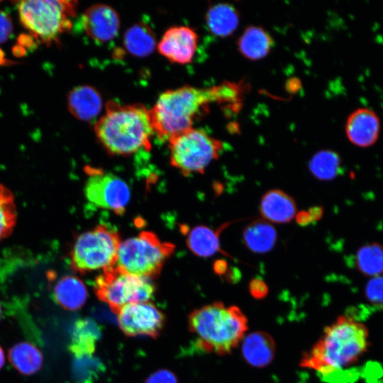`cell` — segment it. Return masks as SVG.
Wrapping results in <instances>:
<instances>
[{
    "label": "cell",
    "instance_id": "1",
    "mask_svg": "<svg viewBox=\"0 0 383 383\" xmlns=\"http://www.w3.org/2000/svg\"><path fill=\"white\" fill-rule=\"evenodd\" d=\"M242 91L239 84L229 82L207 88L185 85L167 90L150 109L154 134L168 141L193 128L194 120L210 104L238 103Z\"/></svg>",
    "mask_w": 383,
    "mask_h": 383
},
{
    "label": "cell",
    "instance_id": "2",
    "mask_svg": "<svg viewBox=\"0 0 383 383\" xmlns=\"http://www.w3.org/2000/svg\"><path fill=\"white\" fill-rule=\"evenodd\" d=\"M370 345L365 323L353 316L340 315L302 355L299 366L329 379L359 362Z\"/></svg>",
    "mask_w": 383,
    "mask_h": 383
},
{
    "label": "cell",
    "instance_id": "3",
    "mask_svg": "<svg viewBox=\"0 0 383 383\" xmlns=\"http://www.w3.org/2000/svg\"><path fill=\"white\" fill-rule=\"evenodd\" d=\"M94 131L99 142L113 155L127 156L151 148L154 134L150 109L140 104L109 101Z\"/></svg>",
    "mask_w": 383,
    "mask_h": 383
},
{
    "label": "cell",
    "instance_id": "4",
    "mask_svg": "<svg viewBox=\"0 0 383 383\" xmlns=\"http://www.w3.org/2000/svg\"><path fill=\"white\" fill-rule=\"evenodd\" d=\"M189 327L198 346L206 352L226 355L240 345L248 330V320L237 306L216 301L195 309Z\"/></svg>",
    "mask_w": 383,
    "mask_h": 383
},
{
    "label": "cell",
    "instance_id": "5",
    "mask_svg": "<svg viewBox=\"0 0 383 383\" xmlns=\"http://www.w3.org/2000/svg\"><path fill=\"white\" fill-rule=\"evenodd\" d=\"M76 4L65 0L21 1L18 4L19 19L37 40L51 44L71 29Z\"/></svg>",
    "mask_w": 383,
    "mask_h": 383
},
{
    "label": "cell",
    "instance_id": "6",
    "mask_svg": "<svg viewBox=\"0 0 383 383\" xmlns=\"http://www.w3.org/2000/svg\"><path fill=\"white\" fill-rule=\"evenodd\" d=\"M174 250V245L143 231L121 242L115 267L131 274L152 278L158 275Z\"/></svg>",
    "mask_w": 383,
    "mask_h": 383
},
{
    "label": "cell",
    "instance_id": "7",
    "mask_svg": "<svg viewBox=\"0 0 383 383\" xmlns=\"http://www.w3.org/2000/svg\"><path fill=\"white\" fill-rule=\"evenodd\" d=\"M171 165L184 175L204 173L224 150L223 143L205 131L192 128L167 141Z\"/></svg>",
    "mask_w": 383,
    "mask_h": 383
},
{
    "label": "cell",
    "instance_id": "8",
    "mask_svg": "<svg viewBox=\"0 0 383 383\" xmlns=\"http://www.w3.org/2000/svg\"><path fill=\"white\" fill-rule=\"evenodd\" d=\"M121 242L116 232L102 225L84 232L76 238L71 249L72 267L86 273L115 266Z\"/></svg>",
    "mask_w": 383,
    "mask_h": 383
},
{
    "label": "cell",
    "instance_id": "9",
    "mask_svg": "<svg viewBox=\"0 0 383 383\" xmlns=\"http://www.w3.org/2000/svg\"><path fill=\"white\" fill-rule=\"evenodd\" d=\"M94 289L98 298L115 312L129 304L148 301L155 292L149 279L128 274L115 266L96 277Z\"/></svg>",
    "mask_w": 383,
    "mask_h": 383
},
{
    "label": "cell",
    "instance_id": "10",
    "mask_svg": "<svg viewBox=\"0 0 383 383\" xmlns=\"http://www.w3.org/2000/svg\"><path fill=\"white\" fill-rule=\"evenodd\" d=\"M86 199L96 207L123 214L130 201V189L121 178L102 170L87 167Z\"/></svg>",
    "mask_w": 383,
    "mask_h": 383
},
{
    "label": "cell",
    "instance_id": "11",
    "mask_svg": "<svg viewBox=\"0 0 383 383\" xmlns=\"http://www.w3.org/2000/svg\"><path fill=\"white\" fill-rule=\"evenodd\" d=\"M116 313L119 327L129 336L154 338L159 335L165 323L164 314L149 301L127 304Z\"/></svg>",
    "mask_w": 383,
    "mask_h": 383
},
{
    "label": "cell",
    "instance_id": "12",
    "mask_svg": "<svg viewBox=\"0 0 383 383\" xmlns=\"http://www.w3.org/2000/svg\"><path fill=\"white\" fill-rule=\"evenodd\" d=\"M199 35L192 28L176 26L168 28L157 43L160 55L171 62H192L197 50Z\"/></svg>",
    "mask_w": 383,
    "mask_h": 383
},
{
    "label": "cell",
    "instance_id": "13",
    "mask_svg": "<svg viewBox=\"0 0 383 383\" xmlns=\"http://www.w3.org/2000/svg\"><path fill=\"white\" fill-rule=\"evenodd\" d=\"M85 33L97 42H107L113 39L120 29V17L111 6L97 4L89 7L81 19Z\"/></svg>",
    "mask_w": 383,
    "mask_h": 383
},
{
    "label": "cell",
    "instance_id": "14",
    "mask_svg": "<svg viewBox=\"0 0 383 383\" xmlns=\"http://www.w3.org/2000/svg\"><path fill=\"white\" fill-rule=\"evenodd\" d=\"M380 130L379 117L366 107L353 111L347 118L345 128L348 140L360 148H368L376 143Z\"/></svg>",
    "mask_w": 383,
    "mask_h": 383
},
{
    "label": "cell",
    "instance_id": "15",
    "mask_svg": "<svg viewBox=\"0 0 383 383\" xmlns=\"http://www.w3.org/2000/svg\"><path fill=\"white\" fill-rule=\"evenodd\" d=\"M240 345L244 360L256 368L267 366L275 356V343L265 332L255 331L246 334Z\"/></svg>",
    "mask_w": 383,
    "mask_h": 383
},
{
    "label": "cell",
    "instance_id": "16",
    "mask_svg": "<svg viewBox=\"0 0 383 383\" xmlns=\"http://www.w3.org/2000/svg\"><path fill=\"white\" fill-rule=\"evenodd\" d=\"M103 101L99 92L93 87L80 85L73 88L67 96L70 113L77 119L90 121L100 113Z\"/></svg>",
    "mask_w": 383,
    "mask_h": 383
},
{
    "label": "cell",
    "instance_id": "17",
    "mask_svg": "<svg viewBox=\"0 0 383 383\" xmlns=\"http://www.w3.org/2000/svg\"><path fill=\"white\" fill-rule=\"evenodd\" d=\"M260 212L270 223H284L291 221L296 213L294 199L280 189H271L262 197Z\"/></svg>",
    "mask_w": 383,
    "mask_h": 383
},
{
    "label": "cell",
    "instance_id": "18",
    "mask_svg": "<svg viewBox=\"0 0 383 383\" xmlns=\"http://www.w3.org/2000/svg\"><path fill=\"white\" fill-rule=\"evenodd\" d=\"M237 46L244 57L255 61L268 55L274 46V40L263 28L250 26L240 35Z\"/></svg>",
    "mask_w": 383,
    "mask_h": 383
},
{
    "label": "cell",
    "instance_id": "19",
    "mask_svg": "<svg viewBox=\"0 0 383 383\" xmlns=\"http://www.w3.org/2000/svg\"><path fill=\"white\" fill-rule=\"evenodd\" d=\"M87 295V289L84 282L77 277L71 275L60 278L53 289L56 302L70 311L81 308L85 304Z\"/></svg>",
    "mask_w": 383,
    "mask_h": 383
},
{
    "label": "cell",
    "instance_id": "20",
    "mask_svg": "<svg viewBox=\"0 0 383 383\" xmlns=\"http://www.w3.org/2000/svg\"><path fill=\"white\" fill-rule=\"evenodd\" d=\"M205 19L213 34L219 37H228L237 29L240 15L233 5L221 3L211 6L206 13Z\"/></svg>",
    "mask_w": 383,
    "mask_h": 383
},
{
    "label": "cell",
    "instance_id": "21",
    "mask_svg": "<svg viewBox=\"0 0 383 383\" xmlns=\"http://www.w3.org/2000/svg\"><path fill=\"white\" fill-rule=\"evenodd\" d=\"M245 246L256 253H265L274 246L277 233L272 224L265 220H255L249 223L243 233Z\"/></svg>",
    "mask_w": 383,
    "mask_h": 383
},
{
    "label": "cell",
    "instance_id": "22",
    "mask_svg": "<svg viewBox=\"0 0 383 383\" xmlns=\"http://www.w3.org/2000/svg\"><path fill=\"white\" fill-rule=\"evenodd\" d=\"M226 223L218 230L206 226H197L187 233V244L191 251L200 257H210L220 251L219 235L228 226Z\"/></svg>",
    "mask_w": 383,
    "mask_h": 383
},
{
    "label": "cell",
    "instance_id": "23",
    "mask_svg": "<svg viewBox=\"0 0 383 383\" xmlns=\"http://www.w3.org/2000/svg\"><path fill=\"white\" fill-rule=\"evenodd\" d=\"M101 335L98 325L89 318L77 321L73 328L70 346L74 357L91 356Z\"/></svg>",
    "mask_w": 383,
    "mask_h": 383
},
{
    "label": "cell",
    "instance_id": "24",
    "mask_svg": "<svg viewBox=\"0 0 383 383\" xmlns=\"http://www.w3.org/2000/svg\"><path fill=\"white\" fill-rule=\"evenodd\" d=\"M9 359L20 373L30 375L41 368L43 357L40 350L32 343L21 342L9 350Z\"/></svg>",
    "mask_w": 383,
    "mask_h": 383
},
{
    "label": "cell",
    "instance_id": "25",
    "mask_svg": "<svg viewBox=\"0 0 383 383\" xmlns=\"http://www.w3.org/2000/svg\"><path fill=\"white\" fill-rule=\"evenodd\" d=\"M123 44L132 55L145 57L156 47V38L150 27L143 23H138L126 30Z\"/></svg>",
    "mask_w": 383,
    "mask_h": 383
},
{
    "label": "cell",
    "instance_id": "26",
    "mask_svg": "<svg viewBox=\"0 0 383 383\" xmlns=\"http://www.w3.org/2000/svg\"><path fill=\"white\" fill-rule=\"evenodd\" d=\"M355 263L363 275L380 276L383 273V245L371 243L361 246L357 251Z\"/></svg>",
    "mask_w": 383,
    "mask_h": 383
},
{
    "label": "cell",
    "instance_id": "27",
    "mask_svg": "<svg viewBox=\"0 0 383 383\" xmlns=\"http://www.w3.org/2000/svg\"><path fill=\"white\" fill-rule=\"evenodd\" d=\"M312 174L320 180L328 181L338 176L341 170L340 155L330 150L316 153L309 163Z\"/></svg>",
    "mask_w": 383,
    "mask_h": 383
},
{
    "label": "cell",
    "instance_id": "28",
    "mask_svg": "<svg viewBox=\"0 0 383 383\" xmlns=\"http://www.w3.org/2000/svg\"><path fill=\"white\" fill-rule=\"evenodd\" d=\"M16 221L14 197L11 192L0 184V240L7 237Z\"/></svg>",
    "mask_w": 383,
    "mask_h": 383
},
{
    "label": "cell",
    "instance_id": "29",
    "mask_svg": "<svg viewBox=\"0 0 383 383\" xmlns=\"http://www.w3.org/2000/svg\"><path fill=\"white\" fill-rule=\"evenodd\" d=\"M365 294L369 302L383 307V276L372 277L365 286Z\"/></svg>",
    "mask_w": 383,
    "mask_h": 383
},
{
    "label": "cell",
    "instance_id": "30",
    "mask_svg": "<svg viewBox=\"0 0 383 383\" xmlns=\"http://www.w3.org/2000/svg\"><path fill=\"white\" fill-rule=\"evenodd\" d=\"M13 29L11 16L6 12L0 11V44L5 43L10 38Z\"/></svg>",
    "mask_w": 383,
    "mask_h": 383
},
{
    "label": "cell",
    "instance_id": "31",
    "mask_svg": "<svg viewBox=\"0 0 383 383\" xmlns=\"http://www.w3.org/2000/svg\"><path fill=\"white\" fill-rule=\"evenodd\" d=\"M145 383H177V379L170 371L160 370L150 375Z\"/></svg>",
    "mask_w": 383,
    "mask_h": 383
},
{
    "label": "cell",
    "instance_id": "32",
    "mask_svg": "<svg viewBox=\"0 0 383 383\" xmlns=\"http://www.w3.org/2000/svg\"><path fill=\"white\" fill-rule=\"evenodd\" d=\"M249 290L250 294L257 299H263L268 292L267 284L259 278H255L250 281Z\"/></svg>",
    "mask_w": 383,
    "mask_h": 383
},
{
    "label": "cell",
    "instance_id": "33",
    "mask_svg": "<svg viewBox=\"0 0 383 383\" xmlns=\"http://www.w3.org/2000/svg\"><path fill=\"white\" fill-rule=\"evenodd\" d=\"M323 213L322 209L319 207L313 208L309 211H301L296 215V221L301 225H306L319 219Z\"/></svg>",
    "mask_w": 383,
    "mask_h": 383
},
{
    "label": "cell",
    "instance_id": "34",
    "mask_svg": "<svg viewBox=\"0 0 383 383\" xmlns=\"http://www.w3.org/2000/svg\"><path fill=\"white\" fill-rule=\"evenodd\" d=\"M228 265L225 261L218 260L215 263L214 269L217 274H223L227 272Z\"/></svg>",
    "mask_w": 383,
    "mask_h": 383
},
{
    "label": "cell",
    "instance_id": "35",
    "mask_svg": "<svg viewBox=\"0 0 383 383\" xmlns=\"http://www.w3.org/2000/svg\"><path fill=\"white\" fill-rule=\"evenodd\" d=\"M5 362V356L4 353V350L0 346V369L4 366Z\"/></svg>",
    "mask_w": 383,
    "mask_h": 383
},
{
    "label": "cell",
    "instance_id": "36",
    "mask_svg": "<svg viewBox=\"0 0 383 383\" xmlns=\"http://www.w3.org/2000/svg\"><path fill=\"white\" fill-rule=\"evenodd\" d=\"M6 63V60L4 58V52L0 50V65Z\"/></svg>",
    "mask_w": 383,
    "mask_h": 383
},
{
    "label": "cell",
    "instance_id": "37",
    "mask_svg": "<svg viewBox=\"0 0 383 383\" xmlns=\"http://www.w3.org/2000/svg\"><path fill=\"white\" fill-rule=\"evenodd\" d=\"M1 306H0V318H1Z\"/></svg>",
    "mask_w": 383,
    "mask_h": 383
}]
</instances>
